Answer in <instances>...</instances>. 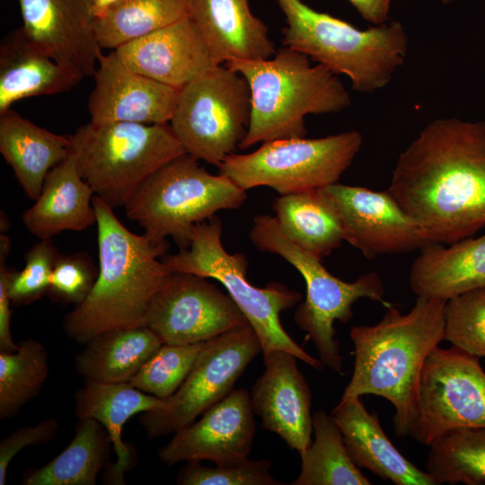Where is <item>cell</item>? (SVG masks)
<instances>
[{
	"label": "cell",
	"mask_w": 485,
	"mask_h": 485,
	"mask_svg": "<svg viewBox=\"0 0 485 485\" xmlns=\"http://www.w3.org/2000/svg\"><path fill=\"white\" fill-rule=\"evenodd\" d=\"M45 347L28 339L14 352L0 350V419L13 417L40 392L48 375Z\"/></svg>",
	"instance_id": "34"
},
{
	"label": "cell",
	"mask_w": 485,
	"mask_h": 485,
	"mask_svg": "<svg viewBox=\"0 0 485 485\" xmlns=\"http://www.w3.org/2000/svg\"><path fill=\"white\" fill-rule=\"evenodd\" d=\"M366 21L374 25L386 22L391 0H348Z\"/></svg>",
	"instance_id": "42"
},
{
	"label": "cell",
	"mask_w": 485,
	"mask_h": 485,
	"mask_svg": "<svg viewBox=\"0 0 485 485\" xmlns=\"http://www.w3.org/2000/svg\"><path fill=\"white\" fill-rule=\"evenodd\" d=\"M261 352L260 340L246 323L207 340L188 376L164 404L141 413L149 438L176 433L224 399L248 365Z\"/></svg>",
	"instance_id": "12"
},
{
	"label": "cell",
	"mask_w": 485,
	"mask_h": 485,
	"mask_svg": "<svg viewBox=\"0 0 485 485\" xmlns=\"http://www.w3.org/2000/svg\"><path fill=\"white\" fill-rule=\"evenodd\" d=\"M93 194L69 152L47 174L39 198L22 215L23 224L40 240L66 230H85L96 223Z\"/></svg>",
	"instance_id": "26"
},
{
	"label": "cell",
	"mask_w": 485,
	"mask_h": 485,
	"mask_svg": "<svg viewBox=\"0 0 485 485\" xmlns=\"http://www.w3.org/2000/svg\"><path fill=\"white\" fill-rule=\"evenodd\" d=\"M82 178L112 209L160 167L187 154L169 124L93 122L68 136Z\"/></svg>",
	"instance_id": "6"
},
{
	"label": "cell",
	"mask_w": 485,
	"mask_h": 485,
	"mask_svg": "<svg viewBox=\"0 0 485 485\" xmlns=\"http://www.w3.org/2000/svg\"><path fill=\"white\" fill-rule=\"evenodd\" d=\"M310 60L283 47L267 59L225 63L246 79L251 92L250 124L240 149L305 137L307 115L339 112L351 104L338 75Z\"/></svg>",
	"instance_id": "4"
},
{
	"label": "cell",
	"mask_w": 485,
	"mask_h": 485,
	"mask_svg": "<svg viewBox=\"0 0 485 485\" xmlns=\"http://www.w3.org/2000/svg\"><path fill=\"white\" fill-rule=\"evenodd\" d=\"M68 445L50 462L31 471L24 485H94L108 459L109 435L93 419H79Z\"/></svg>",
	"instance_id": "30"
},
{
	"label": "cell",
	"mask_w": 485,
	"mask_h": 485,
	"mask_svg": "<svg viewBox=\"0 0 485 485\" xmlns=\"http://www.w3.org/2000/svg\"><path fill=\"white\" fill-rule=\"evenodd\" d=\"M99 268L86 298L66 314L64 330L85 344L106 331L146 325L149 306L172 271L159 258L169 248L145 234L129 231L97 196Z\"/></svg>",
	"instance_id": "3"
},
{
	"label": "cell",
	"mask_w": 485,
	"mask_h": 485,
	"mask_svg": "<svg viewBox=\"0 0 485 485\" xmlns=\"http://www.w3.org/2000/svg\"><path fill=\"white\" fill-rule=\"evenodd\" d=\"M438 1H440L442 4H449V3L453 2V1H455V0H438Z\"/></svg>",
	"instance_id": "44"
},
{
	"label": "cell",
	"mask_w": 485,
	"mask_h": 485,
	"mask_svg": "<svg viewBox=\"0 0 485 485\" xmlns=\"http://www.w3.org/2000/svg\"><path fill=\"white\" fill-rule=\"evenodd\" d=\"M445 340L471 355L485 357V287L445 302Z\"/></svg>",
	"instance_id": "36"
},
{
	"label": "cell",
	"mask_w": 485,
	"mask_h": 485,
	"mask_svg": "<svg viewBox=\"0 0 485 485\" xmlns=\"http://www.w3.org/2000/svg\"><path fill=\"white\" fill-rule=\"evenodd\" d=\"M114 51L130 69L176 90L222 65L188 17Z\"/></svg>",
	"instance_id": "20"
},
{
	"label": "cell",
	"mask_w": 485,
	"mask_h": 485,
	"mask_svg": "<svg viewBox=\"0 0 485 485\" xmlns=\"http://www.w3.org/2000/svg\"><path fill=\"white\" fill-rule=\"evenodd\" d=\"M93 77L91 121L169 124L179 90L130 69L114 50L101 54Z\"/></svg>",
	"instance_id": "18"
},
{
	"label": "cell",
	"mask_w": 485,
	"mask_h": 485,
	"mask_svg": "<svg viewBox=\"0 0 485 485\" xmlns=\"http://www.w3.org/2000/svg\"><path fill=\"white\" fill-rule=\"evenodd\" d=\"M83 78L53 59L20 27L0 45V114L22 99L67 92Z\"/></svg>",
	"instance_id": "25"
},
{
	"label": "cell",
	"mask_w": 485,
	"mask_h": 485,
	"mask_svg": "<svg viewBox=\"0 0 485 485\" xmlns=\"http://www.w3.org/2000/svg\"><path fill=\"white\" fill-rule=\"evenodd\" d=\"M187 17L197 27L220 64L260 60L276 53L267 25L249 0H186Z\"/></svg>",
	"instance_id": "21"
},
{
	"label": "cell",
	"mask_w": 485,
	"mask_h": 485,
	"mask_svg": "<svg viewBox=\"0 0 485 485\" xmlns=\"http://www.w3.org/2000/svg\"><path fill=\"white\" fill-rule=\"evenodd\" d=\"M362 143L357 130L269 141L253 152L228 155L219 164V173L244 190L266 186L285 195L318 189L338 182Z\"/></svg>",
	"instance_id": "10"
},
{
	"label": "cell",
	"mask_w": 485,
	"mask_h": 485,
	"mask_svg": "<svg viewBox=\"0 0 485 485\" xmlns=\"http://www.w3.org/2000/svg\"><path fill=\"white\" fill-rule=\"evenodd\" d=\"M205 343H163L129 383L157 398L171 397L188 376Z\"/></svg>",
	"instance_id": "35"
},
{
	"label": "cell",
	"mask_w": 485,
	"mask_h": 485,
	"mask_svg": "<svg viewBox=\"0 0 485 485\" xmlns=\"http://www.w3.org/2000/svg\"><path fill=\"white\" fill-rule=\"evenodd\" d=\"M314 440L300 453L301 471L292 485H370L351 459L332 415L323 410L313 414Z\"/></svg>",
	"instance_id": "31"
},
{
	"label": "cell",
	"mask_w": 485,
	"mask_h": 485,
	"mask_svg": "<svg viewBox=\"0 0 485 485\" xmlns=\"http://www.w3.org/2000/svg\"><path fill=\"white\" fill-rule=\"evenodd\" d=\"M419 251L409 276L417 296L446 302L485 287V234L451 244L430 243Z\"/></svg>",
	"instance_id": "24"
},
{
	"label": "cell",
	"mask_w": 485,
	"mask_h": 485,
	"mask_svg": "<svg viewBox=\"0 0 485 485\" xmlns=\"http://www.w3.org/2000/svg\"><path fill=\"white\" fill-rule=\"evenodd\" d=\"M11 251V240L5 234L0 236V350L14 352L18 349L11 333V299L9 296V278L11 269L6 266V259Z\"/></svg>",
	"instance_id": "41"
},
{
	"label": "cell",
	"mask_w": 485,
	"mask_h": 485,
	"mask_svg": "<svg viewBox=\"0 0 485 485\" xmlns=\"http://www.w3.org/2000/svg\"><path fill=\"white\" fill-rule=\"evenodd\" d=\"M298 358L284 350L270 351L265 370L251 386L250 396L261 427L278 435L299 454L312 444V393L297 367Z\"/></svg>",
	"instance_id": "19"
},
{
	"label": "cell",
	"mask_w": 485,
	"mask_h": 485,
	"mask_svg": "<svg viewBox=\"0 0 485 485\" xmlns=\"http://www.w3.org/2000/svg\"><path fill=\"white\" fill-rule=\"evenodd\" d=\"M0 153L27 196L35 201L47 174L69 154V139L10 109L0 114Z\"/></svg>",
	"instance_id": "27"
},
{
	"label": "cell",
	"mask_w": 485,
	"mask_h": 485,
	"mask_svg": "<svg viewBox=\"0 0 485 485\" xmlns=\"http://www.w3.org/2000/svg\"><path fill=\"white\" fill-rule=\"evenodd\" d=\"M98 276L92 258L84 252L58 255L48 293L57 301L78 304L92 290Z\"/></svg>",
	"instance_id": "39"
},
{
	"label": "cell",
	"mask_w": 485,
	"mask_h": 485,
	"mask_svg": "<svg viewBox=\"0 0 485 485\" xmlns=\"http://www.w3.org/2000/svg\"><path fill=\"white\" fill-rule=\"evenodd\" d=\"M273 210L285 236L321 260L344 241L339 215L322 188L280 195Z\"/></svg>",
	"instance_id": "29"
},
{
	"label": "cell",
	"mask_w": 485,
	"mask_h": 485,
	"mask_svg": "<svg viewBox=\"0 0 485 485\" xmlns=\"http://www.w3.org/2000/svg\"><path fill=\"white\" fill-rule=\"evenodd\" d=\"M246 190L228 177L209 173L184 154L151 174L124 206L131 221L154 241L170 236L180 249L190 245L194 226L223 209L240 207Z\"/></svg>",
	"instance_id": "8"
},
{
	"label": "cell",
	"mask_w": 485,
	"mask_h": 485,
	"mask_svg": "<svg viewBox=\"0 0 485 485\" xmlns=\"http://www.w3.org/2000/svg\"><path fill=\"white\" fill-rule=\"evenodd\" d=\"M163 399L150 395L128 383L85 381L75 394V413L78 419H93L106 430L116 461L106 467L103 482L125 485L126 473L133 467L135 454L122 440L123 426L133 415L158 409Z\"/></svg>",
	"instance_id": "23"
},
{
	"label": "cell",
	"mask_w": 485,
	"mask_h": 485,
	"mask_svg": "<svg viewBox=\"0 0 485 485\" xmlns=\"http://www.w3.org/2000/svg\"><path fill=\"white\" fill-rule=\"evenodd\" d=\"M172 272L213 278L227 290L256 332L265 357L270 351L284 350L310 366L322 369V362L309 355L282 327L279 314L296 305L302 294L283 284L265 287L251 285L246 278L248 261L242 253H229L222 242V221L214 216L194 226L190 245L177 253L163 256Z\"/></svg>",
	"instance_id": "7"
},
{
	"label": "cell",
	"mask_w": 485,
	"mask_h": 485,
	"mask_svg": "<svg viewBox=\"0 0 485 485\" xmlns=\"http://www.w3.org/2000/svg\"><path fill=\"white\" fill-rule=\"evenodd\" d=\"M56 418L49 417L33 426L17 428L0 442V485L6 481L7 470L13 457L26 446L41 445L52 441L58 430Z\"/></svg>",
	"instance_id": "40"
},
{
	"label": "cell",
	"mask_w": 485,
	"mask_h": 485,
	"mask_svg": "<svg viewBox=\"0 0 485 485\" xmlns=\"http://www.w3.org/2000/svg\"><path fill=\"white\" fill-rule=\"evenodd\" d=\"M322 190L339 215L344 241L366 258L410 252L434 243L388 190L338 182Z\"/></svg>",
	"instance_id": "15"
},
{
	"label": "cell",
	"mask_w": 485,
	"mask_h": 485,
	"mask_svg": "<svg viewBox=\"0 0 485 485\" xmlns=\"http://www.w3.org/2000/svg\"><path fill=\"white\" fill-rule=\"evenodd\" d=\"M58 255L51 239H40L26 252L23 269L11 270L8 291L12 304H31L48 293Z\"/></svg>",
	"instance_id": "38"
},
{
	"label": "cell",
	"mask_w": 485,
	"mask_h": 485,
	"mask_svg": "<svg viewBox=\"0 0 485 485\" xmlns=\"http://www.w3.org/2000/svg\"><path fill=\"white\" fill-rule=\"evenodd\" d=\"M331 415L347 450L358 468H365L396 485H436L405 458L385 435L376 413L369 412L360 397L337 404Z\"/></svg>",
	"instance_id": "22"
},
{
	"label": "cell",
	"mask_w": 485,
	"mask_h": 485,
	"mask_svg": "<svg viewBox=\"0 0 485 485\" xmlns=\"http://www.w3.org/2000/svg\"><path fill=\"white\" fill-rule=\"evenodd\" d=\"M271 463L267 459L218 463L205 466L199 462H188L180 471L177 481L182 485H280L270 473Z\"/></svg>",
	"instance_id": "37"
},
{
	"label": "cell",
	"mask_w": 485,
	"mask_h": 485,
	"mask_svg": "<svg viewBox=\"0 0 485 485\" xmlns=\"http://www.w3.org/2000/svg\"><path fill=\"white\" fill-rule=\"evenodd\" d=\"M287 25L282 44L307 56L333 74L346 75L354 91L384 88L404 64L409 37L398 21L359 30L301 0H276Z\"/></svg>",
	"instance_id": "5"
},
{
	"label": "cell",
	"mask_w": 485,
	"mask_h": 485,
	"mask_svg": "<svg viewBox=\"0 0 485 485\" xmlns=\"http://www.w3.org/2000/svg\"><path fill=\"white\" fill-rule=\"evenodd\" d=\"M251 110L246 79L219 65L179 90L169 125L187 154L218 167L240 148Z\"/></svg>",
	"instance_id": "11"
},
{
	"label": "cell",
	"mask_w": 485,
	"mask_h": 485,
	"mask_svg": "<svg viewBox=\"0 0 485 485\" xmlns=\"http://www.w3.org/2000/svg\"><path fill=\"white\" fill-rule=\"evenodd\" d=\"M163 344L146 325L106 331L85 343L75 368L85 381L128 383Z\"/></svg>",
	"instance_id": "28"
},
{
	"label": "cell",
	"mask_w": 485,
	"mask_h": 485,
	"mask_svg": "<svg viewBox=\"0 0 485 485\" xmlns=\"http://www.w3.org/2000/svg\"><path fill=\"white\" fill-rule=\"evenodd\" d=\"M25 34L53 59L83 77L101 56L92 0H17Z\"/></svg>",
	"instance_id": "17"
},
{
	"label": "cell",
	"mask_w": 485,
	"mask_h": 485,
	"mask_svg": "<svg viewBox=\"0 0 485 485\" xmlns=\"http://www.w3.org/2000/svg\"><path fill=\"white\" fill-rule=\"evenodd\" d=\"M249 323L232 299L207 278L172 272L153 299L146 319L165 344L209 340Z\"/></svg>",
	"instance_id": "14"
},
{
	"label": "cell",
	"mask_w": 485,
	"mask_h": 485,
	"mask_svg": "<svg viewBox=\"0 0 485 485\" xmlns=\"http://www.w3.org/2000/svg\"><path fill=\"white\" fill-rule=\"evenodd\" d=\"M249 237L260 251L281 256L302 275L306 297L295 310V322L314 343L323 366L342 375L343 357L334 323H347L353 317V304L360 298L380 302L385 307L392 305L384 299V287L379 275L370 271L353 282L340 279L321 259L288 240L272 216L254 217Z\"/></svg>",
	"instance_id": "9"
},
{
	"label": "cell",
	"mask_w": 485,
	"mask_h": 485,
	"mask_svg": "<svg viewBox=\"0 0 485 485\" xmlns=\"http://www.w3.org/2000/svg\"><path fill=\"white\" fill-rule=\"evenodd\" d=\"M470 428H485V372L480 357L454 346L436 347L423 366L410 436L428 446L447 432Z\"/></svg>",
	"instance_id": "13"
},
{
	"label": "cell",
	"mask_w": 485,
	"mask_h": 485,
	"mask_svg": "<svg viewBox=\"0 0 485 485\" xmlns=\"http://www.w3.org/2000/svg\"><path fill=\"white\" fill-rule=\"evenodd\" d=\"M119 1L121 0H92V9L95 20L104 16Z\"/></svg>",
	"instance_id": "43"
},
{
	"label": "cell",
	"mask_w": 485,
	"mask_h": 485,
	"mask_svg": "<svg viewBox=\"0 0 485 485\" xmlns=\"http://www.w3.org/2000/svg\"><path fill=\"white\" fill-rule=\"evenodd\" d=\"M388 192L432 242L485 226V120L436 119L400 154Z\"/></svg>",
	"instance_id": "1"
},
{
	"label": "cell",
	"mask_w": 485,
	"mask_h": 485,
	"mask_svg": "<svg viewBox=\"0 0 485 485\" xmlns=\"http://www.w3.org/2000/svg\"><path fill=\"white\" fill-rule=\"evenodd\" d=\"M185 17L186 0H121L95 20L97 41L115 50Z\"/></svg>",
	"instance_id": "32"
},
{
	"label": "cell",
	"mask_w": 485,
	"mask_h": 485,
	"mask_svg": "<svg viewBox=\"0 0 485 485\" xmlns=\"http://www.w3.org/2000/svg\"><path fill=\"white\" fill-rule=\"evenodd\" d=\"M253 413L250 392L234 389L204 411L198 421L174 433L159 450V459L168 466L181 461L218 464L245 459L255 436Z\"/></svg>",
	"instance_id": "16"
},
{
	"label": "cell",
	"mask_w": 485,
	"mask_h": 485,
	"mask_svg": "<svg viewBox=\"0 0 485 485\" xmlns=\"http://www.w3.org/2000/svg\"><path fill=\"white\" fill-rule=\"evenodd\" d=\"M445 301L417 296L407 313L391 305L376 324L353 326L354 369L338 404L367 394L383 397L394 408L396 436L410 435L424 363L445 340Z\"/></svg>",
	"instance_id": "2"
},
{
	"label": "cell",
	"mask_w": 485,
	"mask_h": 485,
	"mask_svg": "<svg viewBox=\"0 0 485 485\" xmlns=\"http://www.w3.org/2000/svg\"><path fill=\"white\" fill-rule=\"evenodd\" d=\"M428 446L427 472L436 485H485V428L455 429Z\"/></svg>",
	"instance_id": "33"
}]
</instances>
